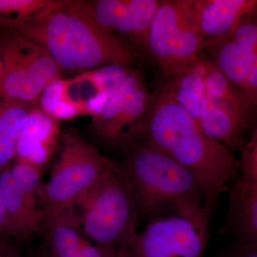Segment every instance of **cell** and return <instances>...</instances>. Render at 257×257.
Here are the masks:
<instances>
[{
  "label": "cell",
  "instance_id": "1",
  "mask_svg": "<svg viewBox=\"0 0 257 257\" xmlns=\"http://www.w3.org/2000/svg\"><path fill=\"white\" fill-rule=\"evenodd\" d=\"M137 141L162 152L197 177L205 192L204 209L209 218L228 184L239 174L232 151L206 135L165 87L152 96Z\"/></svg>",
  "mask_w": 257,
  "mask_h": 257
},
{
  "label": "cell",
  "instance_id": "2",
  "mask_svg": "<svg viewBox=\"0 0 257 257\" xmlns=\"http://www.w3.org/2000/svg\"><path fill=\"white\" fill-rule=\"evenodd\" d=\"M12 32L45 49L68 70H92L108 64L128 67L137 60L131 46L101 29L77 1H55L31 18L5 22Z\"/></svg>",
  "mask_w": 257,
  "mask_h": 257
},
{
  "label": "cell",
  "instance_id": "3",
  "mask_svg": "<svg viewBox=\"0 0 257 257\" xmlns=\"http://www.w3.org/2000/svg\"><path fill=\"white\" fill-rule=\"evenodd\" d=\"M124 151L126 158L119 165L130 184L138 219L178 215L210 221L204 209L205 192L190 171L142 142Z\"/></svg>",
  "mask_w": 257,
  "mask_h": 257
},
{
  "label": "cell",
  "instance_id": "4",
  "mask_svg": "<svg viewBox=\"0 0 257 257\" xmlns=\"http://www.w3.org/2000/svg\"><path fill=\"white\" fill-rule=\"evenodd\" d=\"M70 210L83 234L94 243L121 248L138 234L133 194L119 163Z\"/></svg>",
  "mask_w": 257,
  "mask_h": 257
},
{
  "label": "cell",
  "instance_id": "5",
  "mask_svg": "<svg viewBox=\"0 0 257 257\" xmlns=\"http://www.w3.org/2000/svg\"><path fill=\"white\" fill-rule=\"evenodd\" d=\"M59 158L39 192L43 209H70L99 181L118 167L101 155L74 128L60 135Z\"/></svg>",
  "mask_w": 257,
  "mask_h": 257
},
{
  "label": "cell",
  "instance_id": "6",
  "mask_svg": "<svg viewBox=\"0 0 257 257\" xmlns=\"http://www.w3.org/2000/svg\"><path fill=\"white\" fill-rule=\"evenodd\" d=\"M204 44L193 21L188 0L160 1L150 23L145 48L166 77L195 62Z\"/></svg>",
  "mask_w": 257,
  "mask_h": 257
},
{
  "label": "cell",
  "instance_id": "7",
  "mask_svg": "<svg viewBox=\"0 0 257 257\" xmlns=\"http://www.w3.org/2000/svg\"><path fill=\"white\" fill-rule=\"evenodd\" d=\"M152 99L140 74L130 69L92 116L94 135L104 143L126 150L141 135Z\"/></svg>",
  "mask_w": 257,
  "mask_h": 257
},
{
  "label": "cell",
  "instance_id": "8",
  "mask_svg": "<svg viewBox=\"0 0 257 257\" xmlns=\"http://www.w3.org/2000/svg\"><path fill=\"white\" fill-rule=\"evenodd\" d=\"M209 239V222L171 215L150 221L120 249L126 257H204Z\"/></svg>",
  "mask_w": 257,
  "mask_h": 257
},
{
  "label": "cell",
  "instance_id": "9",
  "mask_svg": "<svg viewBox=\"0 0 257 257\" xmlns=\"http://www.w3.org/2000/svg\"><path fill=\"white\" fill-rule=\"evenodd\" d=\"M211 62L253 106L257 103V25L250 17L227 36L205 42Z\"/></svg>",
  "mask_w": 257,
  "mask_h": 257
},
{
  "label": "cell",
  "instance_id": "10",
  "mask_svg": "<svg viewBox=\"0 0 257 257\" xmlns=\"http://www.w3.org/2000/svg\"><path fill=\"white\" fill-rule=\"evenodd\" d=\"M42 173L18 160L0 173V195L18 241H26L40 233L44 218L39 201Z\"/></svg>",
  "mask_w": 257,
  "mask_h": 257
},
{
  "label": "cell",
  "instance_id": "11",
  "mask_svg": "<svg viewBox=\"0 0 257 257\" xmlns=\"http://www.w3.org/2000/svg\"><path fill=\"white\" fill-rule=\"evenodd\" d=\"M43 210L40 234L51 257H119V248L89 241L69 209Z\"/></svg>",
  "mask_w": 257,
  "mask_h": 257
},
{
  "label": "cell",
  "instance_id": "12",
  "mask_svg": "<svg viewBox=\"0 0 257 257\" xmlns=\"http://www.w3.org/2000/svg\"><path fill=\"white\" fill-rule=\"evenodd\" d=\"M193 21L205 42L219 40L252 17L256 0H188Z\"/></svg>",
  "mask_w": 257,
  "mask_h": 257
},
{
  "label": "cell",
  "instance_id": "13",
  "mask_svg": "<svg viewBox=\"0 0 257 257\" xmlns=\"http://www.w3.org/2000/svg\"><path fill=\"white\" fill-rule=\"evenodd\" d=\"M60 138L59 120L41 108L32 106L17 143L15 160L33 166L42 172L52 158Z\"/></svg>",
  "mask_w": 257,
  "mask_h": 257
},
{
  "label": "cell",
  "instance_id": "14",
  "mask_svg": "<svg viewBox=\"0 0 257 257\" xmlns=\"http://www.w3.org/2000/svg\"><path fill=\"white\" fill-rule=\"evenodd\" d=\"M229 192V207L225 224L218 234L233 240L257 242V182L238 175Z\"/></svg>",
  "mask_w": 257,
  "mask_h": 257
},
{
  "label": "cell",
  "instance_id": "15",
  "mask_svg": "<svg viewBox=\"0 0 257 257\" xmlns=\"http://www.w3.org/2000/svg\"><path fill=\"white\" fill-rule=\"evenodd\" d=\"M18 36L26 63L25 81L18 101L32 105L38 100L49 84L60 78L61 72L63 70L45 49L20 35Z\"/></svg>",
  "mask_w": 257,
  "mask_h": 257
},
{
  "label": "cell",
  "instance_id": "16",
  "mask_svg": "<svg viewBox=\"0 0 257 257\" xmlns=\"http://www.w3.org/2000/svg\"><path fill=\"white\" fill-rule=\"evenodd\" d=\"M206 94L216 105L251 127L255 106L223 75L211 60H198Z\"/></svg>",
  "mask_w": 257,
  "mask_h": 257
},
{
  "label": "cell",
  "instance_id": "17",
  "mask_svg": "<svg viewBox=\"0 0 257 257\" xmlns=\"http://www.w3.org/2000/svg\"><path fill=\"white\" fill-rule=\"evenodd\" d=\"M32 107V104L19 101H0V173L16 157L17 143Z\"/></svg>",
  "mask_w": 257,
  "mask_h": 257
},
{
  "label": "cell",
  "instance_id": "18",
  "mask_svg": "<svg viewBox=\"0 0 257 257\" xmlns=\"http://www.w3.org/2000/svg\"><path fill=\"white\" fill-rule=\"evenodd\" d=\"M0 59L3 77L0 95L3 100L18 101L25 77V54L18 35H5L0 39Z\"/></svg>",
  "mask_w": 257,
  "mask_h": 257
},
{
  "label": "cell",
  "instance_id": "19",
  "mask_svg": "<svg viewBox=\"0 0 257 257\" xmlns=\"http://www.w3.org/2000/svg\"><path fill=\"white\" fill-rule=\"evenodd\" d=\"M160 0H128L113 34L132 39L145 47L152 17Z\"/></svg>",
  "mask_w": 257,
  "mask_h": 257
},
{
  "label": "cell",
  "instance_id": "20",
  "mask_svg": "<svg viewBox=\"0 0 257 257\" xmlns=\"http://www.w3.org/2000/svg\"><path fill=\"white\" fill-rule=\"evenodd\" d=\"M53 0H0V19L5 22L25 20L40 13Z\"/></svg>",
  "mask_w": 257,
  "mask_h": 257
},
{
  "label": "cell",
  "instance_id": "21",
  "mask_svg": "<svg viewBox=\"0 0 257 257\" xmlns=\"http://www.w3.org/2000/svg\"><path fill=\"white\" fill-rule=\"evenodd\" d=\"M240 153L239 160H237L238 173L248 180L257 182L256 130L253 132L249 140L246 141Z\"/></svg>",
  "mask_w": 257,
  "mask_h": 257
},
{
  "label": "cell",
  "instance_id": "22",
  "mask_svg": "<svg viewBox=\"0 0 257 257\" xmlns=\"http://www.w3.org/2000/svg\"><path fill=\"white\" fill-rule=\"evenodd\" d=\"M64 81L60 78L56 79L45 88L39 97L40 108L49 115L51 114L57 103L62 99Z\"/></svg>",
  "mask_w": 257,
  "mask_h": 257
},
{
  "label": "cell",
  "instance_id": "23",
  "mask_svg": "<svg viewBox=\"0 0 257 257\" xmlns=\"http://www.w3.org/2000/svg\"><path fill=\"white\" fill-rule=\"evenodd\" d=\"M211 257H257V242L233 240Z\"/></svg>",
  "mask_w": 257,
  "mask_h": 257
},
{
  "label": "cell",
  "instance_id": "24",
  "mask_svg": "<svg viewBox=\"0 0 257 257\" xmlns=\"http://www.w3.org/2000/svg\"><path fill=\"white\" fill-rule=\"evenodd\" d=\"M10 238H14L13 229L4 202L0 195V242H6Z\"/></svg>",
  "mask_w": 257,
  "mask_h": 257
},
{
  "label": "cell",
  "instance_id": "25",
  "mask_svg": "<svg viewBox=\"0 0 257 257\" xmlns=\"http://www.w3.org/2000/svg\"><path fill=\"white\" fill-rule=\"evenodd\" d=\"M0 257H19L17 253L6 242L0 244Z\"/></svg>",
  "mask_w": 257,
  "mask_h": 257
},
{
  "label": "cell",
  "instance_id": "26",
  "mask_svg": "<svg viewBox=\"0 0 257 257\" xmlns=\"http://www.w3.org/2000/svg\"><path fill=\"white\" fill-rule=\"evenodd\" d=\"M33 257H51L50 253L47 251V248L44 245H42L37 249Z\"/></svg>",
  "mask_w": 257,
  "mask_h": 257
},
{
  "label": "cell",
  "instance_id": "27",
  "mask_svg": "<svg viewBox=\"0 0 257 257\" xmlns=\"http://www.w3.org/2000/svg\"><path fill=\"white\" fill-rule=\"evenodd\" d=\"M3 63H2L1 59H0V84H1L2 79H3Z\"/></svg>",
  "mask_w": 257,
  "mask_h": 257
},
{
  "label": "cell",
  "instance_id": "28",
  "mask_svg": "<svg viewBox=\"0 0 257 257\" xmlns=\"http://www.w3.org/2000/svg\"><path fill=\"white\" fill-rule=\"evenodd\" d=\"M119 257H126L121 249H119Z\"/></svg>",
  "mask_w": 257,
  "mask_h": 257
}]
</instances>
